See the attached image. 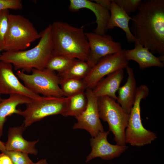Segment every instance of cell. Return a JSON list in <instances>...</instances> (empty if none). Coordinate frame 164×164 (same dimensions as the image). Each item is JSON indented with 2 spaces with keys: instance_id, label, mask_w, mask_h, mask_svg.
Instances as JSON below:
<instances>
[{
  "instance_id": "1",
  "label": "cell",
  "mask_w": 164,
  "mask_h": 164,
  "mask_svg": "<svg viewBox=\"0 0 164 164\" xmlns=\"http://www.w3.org/2000/svg\"><path fill=\"white\" fill-rule=\"evenodd\" d=\"M130 28L136 41L164 56V0L142 1Z\"/></svg>"
},
{
  "instance_id": "35",
  "label": "cell",
  "mask_w": 164,
  "mask_h": 164,
  "mask_svg": "<svg viewBox=\"0 0 164 164\" xmlns=\"http://www.w3.org/2000/svg\"><path fill=\"white\" fill-rule=\"evenodd\" d=\"M2 50L0 49V52L2 51Z\"/></svg>"
},
{
  "instance_id": "14",
  "label": "cell",
  "mask_w": 164,
  "mask_h": 164,
  "mask_svg": "<svg viewBox=\"0 0 164 164\" xmlns=\"http://www.w3.org/2000/svg\"><path fill=\"white\" fill-rule=\"evenodd\" d=\"M83 8L91 10L96 16L97 26L94 32L102 35L105 34L108 30L107 25L110 15L109 10L95 2L88 0L70 1V11L76 12Z\"/></svg>"
},
{
  "instance_id": "8",
  "label": "cell",
  "mask_w": 164,
  "mask_h": 164,
  "mask_svg": "<svg viewBox=\"0 0 164 164\" xmlns=\"http://www.w3.org/2000/svg\"><path fill=\"white\" fill-rule=\"evenodd\" d=\"M68 100L66 97H40L26 104V108L19 115L24 118L23 124L26 128L44 118L62 114L65 111Z\"/></svg>"
},
{
  "instance_id": "7",
  "label": "cell",
  "mask_w": 164,
  "mask_h": 164,
  "mask_svg": "<svg viewBox=\"0 0 164 164\" xmlns=\"http://www.w3.org/2000/svg\"><path fill=\"white\" fill-rule=\"evenodd\" d=\"M31 72V74H28L18 70L16 73L17 77L29 90L43 96L64 97L60 86V78L55 72L46 68L34 69Z\"/></svg>"
},
{
  "instance_id": "9",
  "label": "cell",
  "mask_w": 164,
  "mask_h": 164,
  "mask_svg": "<svg viewBox=\"0 0 164 164\" xmlns=\"http://www.w3.org/2000/svg\"><path fill=\"white\" fill-rule=\"evenodd\" d=\"M125 49L101 58L83 79L86 88L93 89L104 77L118 70L125 69L128 61L125 54Z\"/></svg>"
},
{
  "instance_id": "11",
  "label": "cell",
  "mask_w": 164,
  "mask_h": 164,
  "mask_svg": "<svg viewBox=\"0 0 164 164\" xmlns=\"http://www.w3.org/2000/svg\"><path fill=\"white\" fill-rule=\"evenodd\" d=\"M89 53L87 62L91 68L103 57L117 53L122 49L121 43L113 40L110 35H101L94 32H86Z\"/></svg>"
},
{
  "instance_id": "13",
  "label": "cell",
  "mask_w": 164,
  "mask_h": 164,
  "mask_svg": "<svg viewBox=\"0 0 164 164\" xmlns=\"http://www.w3.org/2000/svg\"><path fill=\"white\" fill-rule=\"evenodd\" d=\"M13 68L11 64L0 61V94H19L33 100L39 98V95L34 93L21 83Z\"/></svg>"
},
{
  "instance_id": "28",
  "label": "cell",
  "mask_w": 164,
  "mask_h": 164,
  "mask_svg": "<svg viewBox=\"0 0 164 164\" xmlns=\"http://www.w3.org/2000/svg\"><path fill=\"white\" fill-rule=\"evenodd\" d=\"M23 7L21 0H0V11L9 9L20 10Z\"/></svg>"
},
{
  "instance_id": "12",
  "label": "cell",
  "mask_w": 164,
  "mask_h": 164,
  "mask_svg": "<svg viewBox=\"0 0 164 164\" xmlns=\"http://www.w3.org/2000/svg\"><path fill=\"white\" fill-rule=\"evenodd\" d=\"M109 131H103L90 139L91 151L87 156L86 162L99 157L108 161L120 156L128 149L126 145H112L109 143L107 137Z\"/></svg>"
},
{
  "instance_id": "30",
  "label": "cell",
  "mask_w": 164,
  "mask_h": 164,
  "mask_svg": "<svg viewBox=\"0 0 164 164\" xmlns=\"http://www.w3.org/2000/svg\"><path fill=\"white\" fill-rule=\"evenodd\" d=\"M95 2L102 7L109 10L112 0H95Z\"/></svg>"
},
{
  "instance_id": "10",
  "label": "cell",
  "mask_w": 164,
  "mask_h": 164,
  "mask_svg": "<svg viewBox=\"0 0 164 164\" xmlns=\"http://www.w3.org/2000/svg\"><path fill=\"white\" fill-rule=\"evenodd\" d=\"M84 92L87 100V105L84 111L75 117L77 122L73 128L85 130L93 137L104 130L99 117L98 98L94 94L92 89L87 88Z\"/></svg>"
},
{
  "instance_id": "19",
  "label": "cell",
  "mask_w": 164,
  "mask_h": 164,
  "mask_svg": "<svg viewBox=\"0 0 164 164\" xmlns=\"http://www.w3.org/2000/svg\"><path fill=\"white\" fill-rule=\"evenodd\" d=\"M110 17L108 22V30H111L115 27L122 29L125 33L128 43H135L136 40L129 26V22L132 18L121 7L112 0L110 8Z\"/></svg>"
},
{
  "instance_id": "4",
  "label": "cell",
  "mask_w": 164,
  "mask_h": 164,
  "mask_svg": "<svg viewBox=\"0 0 164 164\" xmlns=\"http://www.w3.org/2000/svg\"><path fill=\"white\" fill-rule=\"evenodd\" d=\"M40 36L28 19L20 15L10 14L3 50H25Z\"/></svg>"
},
{
  "instance_id": "20",
  "label": "cell",
  "mask_w": 164,
  "mask_h": 164,
  "mask_svg": "<svg viewBox=\"0 0 164 164\" xmlns=\"http://www.w3.org/2000/svg\"><path fill=\"white\" fill-rule=\"evenodd\" d=\"M33 100L22 94H13L9 95L8 98L3 99L0 102V138L3 134V127L7 117L14 114H19L21 110L17 108V106L26 104Z\"/></svg>"
},
{
  "instance_id": "16",
  "label": "cell",
  "mask_w": 164,
  "mask_h": 164,
  "mask_svg": "<svg viewBox=\"0 0 164 164\" xmlns=\"http://www.w3.org/2000/svg\"><path fill=\"white\" fill-rule=\"evenodd\" d=\"M125 54L128 61L132 60L136 62L142 70L152 67L160 68L164 67V63L159 56H155L148 48L137 41L135 43L134 48L125 49Z\"/></svg>"
},
{
  "instance_id": "36",
  "label": "cell",
  "mask_w": 164,
  "mask_h": 164,
  "mask_svg": "<svg viewBox=\"0 0 164 164\" xmlns=\"http://www.w3.org/2000/svg\"><path fill=\"white\" fill-rule=\"evenodd\" d=\"M0 164H1L0 163Z\"/></svg>"
},
{
  "instance_id": "24",
  "label": "cell",
  "mask_w": 164,
  "mask_h": 164,
  "mask_svg": "<svg viewBox=\"0 0 164 164\" xmlns=\"http://www.w3.org/2000/svg\"><path fill=\"white\" fill-rule=\"evenodd\" d=\"M76 59L66 56L52 55L47 63L46 68L58 72L59 74L65 71Z\"/></svg>"
},
{
  "instance_id": "2",
  "label": "cell",
  "mask_w": 164,
  "mask_h": 164,
  "mask_svg": "<svg viewBox=\"0 0 164 164\" xmlns=\"http://www.w3.org/2000/svg\"><path fill=\"white\" fill-rule=\"evenodd\" d=\"M84 26L77 28L59 21L51 24L52 55H62L87 61L89 53Z\"/></svg>"
},
{
  "instance_id": "31",
  "label": "cell",
  "mask_w": 164,
  "mask_h": 164,
  "mask_svg": "<svg viewBox=\"0 0 164 164\" xmlns=\"http://www.w3.org/2000/svg\"><path fill=\"white\" fill-rule=\"evenodd\" d=\"M0 150L2 153H4L6 151L5 143L0 140Z\"/></svg>"
},
{
  "instance_id": "15",
  "label": "cell",
  "mask_w": 164,
  "mask_h": 164,
  "mask_svg": "<svg viewBox=\"0 0 164 164\" xmlns=\"http://www.w3.org/2000/svg\"><path fill=\"white\" fill-rule=\"evenodd\" d=\"M26 128L23 124L19 127L9 128L8 140L5 143L6 151H19L35 155L37 154L38 152L35 145L39 140L28 141L25 139L22 134Z\"/></svg>"
},
{
  "instance_id": "33",
  "label": "cell",
  "mask_w": 164,
  "mask_h": 164,
  "mask_svg": "<svg viewBox=\"0 0 164 164\" xmlns=\"http://www.w3.org/2000/svg\"><path fill=\"white\" fill-rule=\"evenodd\" d=\"M1 94H0V102H1L3 100V99H2L1 97Z\"/></svg>"
},
{
  "instance_id": "29",
  "label": "cell",
  "mask_w": 164,
  "mask_h": 164,
  "mask_svg": "<svg viewBox=\"0 0 164 164\" xmlns=\"http://www.w3.org/2000/svg\"><path fill=\"white\" fill-rule=\"evenodd\" d=\"M0 163L1 164H13L9 157L2 152L0 154Z\"/></svg>"
},
{
  "instance_id": "23",
  "label": "cell",
  "mask_w": 164,
  "mask_h": 164,
  "mask_svg": "<svg viewBox=\"0 0 164 164\" xmlns=\"http://www.w3.org/2000/svg\"><path fill=\"white\" fill-rule=\"evenodd\" d=\"M60 86L64 97H66L84 92L86 89L83 80L60 79Z\"/></svg>"
},
{
  "instance_id": "27",
  "label": "cell",
  "mask_w": 164,
  "mask_h": 164,
  "mask_svg": "<svg viewBox=\"0 0 164 164\" xmlns=\"http://www.w3.org/2000/svg\"><path fill=\"white\" fill-rule=\"evenodd\" d=\"M114 1L129 15L136 12L141 4V0H113Z\"/></svg>"
},
{
  "instance_id": "6",
  "label": "cell",
  "mask_w": 164,
  "mask_h": 164,
  "mask_svg": "<svg viewBox=\"0 0 164 164\" xmlns=\"http://www.w3.org/2000/svg\"><path fill=\"white\" fill-rule=\"evenodd\" d=\"M98 106L100 118L108 123L109 131L113 134L116 144L126 145L125 130L129 114L115 100L108 96L98 98Z\"/></svg>"
},
{
  "instance_id": "34",
  "label": "cell",
  "mask_w": 164,
  "mask_h": 164,
  "mask_svg": "<svg viewBox=\"0 0 164 164\" xmlns=\"http://www.w3.org/2000/svg\"><path fill=\"white\" fill-rule=\"evenodd\" d=\"M43 164H48L47 163V161L46 160Z\"/></svg>"
},
{
  "instance_id": "17",
  "label": "cell",
  "mask_w": 164,
  "mask_h": 164,
  "mask_svg": "<svg viewBox=\"0 0 164 164\" xmlns=\"http://www.w3.org/2000/svg\"><path fill=\"white\" fill-rule=\"evenodd\" d=\"M124 74L123 69H121L103 78L92 89L94 95L97 98L108 96L116 101V92L120 87Z\"/></svg>"
},
{
  "instance_id": "18",
  "label": "cell",
  "mask_w": 164,
  "mask_h": 164,
  "mask_svg": "<svg viewBox=\"0 0 164 164\" xmlns=\"http://www.w3.org/2000/svg\"><path fill=\"white\" fill-rule=\"evenodd\" d=\"M125 69L128 75L127 79L124 85L119 87L116 100L129 114L135 101L137 87L133 69L128 66Z\"/></svg>"
},
{
  "instance_id": "3",
  "label": "cell",
  "mask_w": 164,
  "mask_h": 164,
  "mask_svg": "<svg viewBox=\"0 0 164 164\" xmlns=\"http://www.w3.org/2000/svg\"><path fill=\"white\" fill-rule=\"evenodd\" d=\"M40 34V40L36 46L27 50L5 51L0 55V61L11 63L15 70H21L24 72L46 68L53 50L51 24Z\"/></svg>"
},
{
  "instance_id": "21",
  "label": "cell",
  "mask_w": 164,
  "mask_h": 164,
  "mask_svg": "<svg viewBox=\"0 0 164 164\" xmlns=\"http://www.w3.org/2000/svg\"><path fill=\"white\" fill-rule=\"evenodd\" d=\"M91 68L87 61L75 59L63 72L57 75L61 79H83Z\"/></svg>"
},
{
  "instance_id": "22",
  "label": "cell",
  "mask_w": 164,
  "mask_h": 164,
  "mask_svg": "<svg viewBox=\"0 0 164 164\" xmlns=\"http://www.w3.org/2000/svg\"><path fill=\"white\" fill-rule=\"evenodd\" d=\"M66 110L62 115L75 117L81 114L85 109L87 100L84 92H81L68 97Z\"/></svg>"
},
{
  "instance_id": "32",
  "label": "cell",
  "mask_w": 164,
  "mask_h": 164,
  "mask_svg": "<svg viewBox=\"0 0 164 164\" xmlns=\"http://www.w3.org/2000/svg\"><path fill=\"white\" fill-rule=\"evenodd\" d=\"M46 160V159H43L35 163L34 164H43Z\"/></svg>"
},
{
  "instance_id": "26",
  "label": "cell",
  "mask_w": 164,
  "mask_h": 164,
  "mask_svg": "<svg viewBox=\"0 0 164 164\" xmlns=\"http://www.w3.org/2000/svg\"><path fill=\"white\" fill-rule=\"evenodd\" d=\"M10 14L9 9L0 11V49L2 50L5 37L8 25Z\"/></svg>"
},
{
  "instance_id": "25",
  "label": "cell",
  "mask_w": 164,
  "mask_h": 164,
  "mask_svg": "<svg viewBox=\"0 0 164 164\" xmlns=\"http://www.w3.org/2000/svg\"><path fill=\"white\" fill-rule=\"evenodd\" d=\"M4 153L8 156L13 164H34L28 154L19 151H6Z\"/></svg>"
},
{
  "instance_id": "5",
  "label": "cell",
  "mask_w": 164,
  "mask_h": 164,
  "mask_svg": "<svg viewBox=\"0 0 164 164\" xmlns=\"http://www.w3.org/2000/svg\"><path fill=\"white\" fill-rule=\"evenodd\" d=\"M149 93V89L145 85L137 87L134 104L129 114L125 130V142L133 146L142 147L151 144L157 138L154 132L143 126L141 116L140 103Z\"/></svg>"
}]
</instances>
